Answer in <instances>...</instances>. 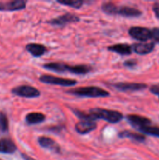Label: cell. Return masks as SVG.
<instances>
[{"label":"cell","mask_w":159,"mask_h":160,"mask_svg":"<svg viewBox=\"0 0 159 160\" xmlns=\"http://www.w3.org/2000/svg\"><path fill=\"white\" fill-rule=\"evenodd\" d=\"M43 67L46 70L57 72V73L69 72V73L78 75L87 74L92 70L91 67L88 65L70 66L63 62H48L46 64H44Z\"/></svg>","instance_id":"obj_1"},{"label":"cell","mask_w":159,"mask_h":160,"mask_svg":"<svg viewBox=\"0 0 159 160\" xmlns=\"http://www.w3.org/2000/svg\"><path fill=\"white\" fill-rule=\"evenodd\" d=\"M89 113L94 118V120H105L111 123H116L123 119V115L118 111L110 110L102 108H94L89 110Z\"/></svg>","instance_id":"obj_2"},{"label":"cell","mask_w":159,"mask_h":160,"mask_svg":"<svg viewBox=\"0 0 159 160\" xmlns=\"http://www.w3.org/2000/svg\"><path fill=\"white\" fill-rule=\"evenodd\" d=\"M66 93L77 95V96L88 97V98H100V97H108L110 95L108 91L104 90L101 88L96 87V86L72 88L70 90L66 91Z\"/></svg>","instance_id":"obj_3"},{"label":"cell","mask_w":159,"mask_h":160,"mask_svg":"<svg viewBox=\"0 0 159 160\" xmlns=\"http://www.w3.org/2000/svg\"><path fill=\"white\" fill-rule=\"evenodd\" d=\"M39 81L44 84L63 86V87H71L77 84L76 80L59 78V77L51 76V75H41L39 78Z\"/></svg>","instance_id":"obj_4"},{"label":"cell","mask_w":159,"mask_h":160,"mask_svg":"<svg viewBox=\"0 0 159 160\" xmlns=\"http://www.w3.org/2000/svg\"><path fill=\"white\" fill-rule=\"evenodd\" d=\"M12 94L23 98H36L41 95V92L38 89L33 86L30 85H20L15 87L11 91Z\"/></svg>","instance_id":"obj_5"},{"label":"cell","mask_w":159,"mask_h":160,"mask_svg":"<svg viewBox=\"0 0 159 160\" xmlns=\"http://www.w3.org/2000/svg\"><path fill=\"white\" fill-rule=\"evenodd\" d=\"M129 34L132 38L142 42L151 39V30L143 27H132L129 28Z\"/></svg>","instance_id":"obj_6"},{"label":"cell","mask_w":159,"mask_h":160,"mask_svg":"<svg viewBox=\"0 0 159 160\" xmlns=\"http://www.w3.org/2000/svg\"><path fill=\"white\" fill-rule=\"evenodd\" d=\"M80 17H77L75 14L71 12H66L62 16L52 19L48 22V23L54 26H65V24H68L70 23H75V22L80 21Z\"/></svg>","instance_id":"obj_7"},{"label":"cell","mask_w":159,"mask_h":160,"mask_svg":"<svg viewBox=\"0 0 159 160\" xmlns=\"http://www.w3.org/2000/svg\"><path fill=\"white\" fill-rule=\"evenodd\" d=\"M115 88L117 90L122 91V92H126V91H141L147 88V84H143V83H127V82H118L112 84Z\"/></svg>","instance_id":"obj_8"},{"label":"cell","mask_w":159,"mask_h":160,"mask_svg":"<svg viewBox=\"0 0 159 160\" xmlns=\"http://www.w3.org/2000/svg\"><path fill=\"white\" fill-rule=\"evenodd\" d=\"M115 15H119L124 17H139L142 15V12L138 9L131 6H116L115 11Z\"/></svg>","instance_id":"obj_9"},{"label":"cell","mask_w":159,"mask_h":160,"mask_svg":"<svg viewBox=\"0 0 159 160\" xmlns=\"http://www.w3.org/2000/svg\"><path fill=\"white\" fill-rule=\"evenodd\" d=\"M26 2L23 0H14L9 2H0V11H17L25 9Z\"/></svg>","instance_id":"obj_10"},{"label":"cell","mask_w":159,"mask_h":160,"mask_svg":"<svg viewBox=\"0 0 159 160\" xmlns=\"http://www.w3.org/2000/svg\"><path fill=\"white\" fill-rule=\"evenodd\" d=\"M126 120H128V122L130 123V124L132 125L134 128H143V127L148 126L151 123V121L150 120V119L147 118L145 117H142L140 115H135V114H130V115L126 116Z\"/></svg>","instance_id":"obj_11"},{"label":"cell","mask_w":159,"mask_h":160,"mask_svg":"<svg viewBox=\"0 0 159 160\" xmlns=\"http://www.w3.org/2000/svg\"><path fill=\"white\" fill-rule=\"evenodd\" d=\"M97 128V123L91 120H81L75 126L76 132L80 134H86L94 131Z\"/></svg>","instance_id":"obj_12"},{"label":"cell","mask_w":159,"mask_h":160,"mask_svg":"<svg viewBox=\"0 0 159 160\" xmlns=\"http://www.w3.org/2000/svg\"><path fill=\"white\" fill-rule=\"evenodd\" d=\"M155 44L154 42H140L135 43L132 45V49L137 54L147 55L154 50Z\"/></svg>","instance_id":"obj_13"},{"label":"cell","mask_w":159,"mask_h":160,"mask_svg":"<svg viewBox=\"0 0 159 160\" xmlns=\"http://www.w3.org/2000/svg\"><path fill=\"white\" fill-rule=\"evenodd\" d=\"M37 142H38L39 145L42 148L50 149L51 151H54L58 153L60 152V147H59V145L53 139H51V138L41 136V137L37 138Z\"/></svg>","instance_id":"obj_14"},{"label":"cell","mask_w":159,"mask_h":160,"mask_svg":"<svg viewBox=\"0 0 159 160\" xmlns=\"http://www.w3.org/2000/svg\"><path fill=\"white\" fill-rule=\"evenodd\" d=\"M25 48L34 57H40L47 52L46 47L38 43H29L26 45Z\"/></svg>","instance_id":"obj_15"},{"label":"cell","mask_w":159,"mask_h":160,"mask_svg":"<svg viewBox=\"0 0 159 160\" xmlns=\"http://www.w3.org/2000/svg\"><path fill=\"white\" fill-rule=\"evenodd\" d=\"M108 50L113 52L118 53L121 56H129L132 53V46L125 43L115 44L108 47Z\"/></svg>","instance_id":"obj_16"},{"label":"cell","mask_w":159,"mask_h":160,"mask_svg":"<svg viewBox=\"0 0 159 160\" xmlns=\"http://www.w3.org/2000/svg\"><path fill=\"white\" fill-rule=\"evenodd\" d=\"M17 150L15 143L11 139L4 138L0 139V152L6 154H12Z\"/></svg>","instance_id":"obj_17"},{"label":"cell","mask_w":159,"mask_h":160,"mask_svg":"<svg viewBox=\"0 0 159 160\" xmlns=\"http://www.w3.org/2000/svg\"><path fill=\"white\" fill-rule=\"evenodd\" d=\"M45 116L43 113L39 112H30L25 117V120L26 123L28 125H34V124H38V123H42L45 121Z\"/></svg>","instance_id":"obj_18"},{"label":"cell","mask_w":159,"mask_h":160,"mask_svg":"<svg viewBox=\"0 0 159 160\" xmlns=\"http://www.w3.org/2000/svg\"><path fill=\"white\" fill-rule=\"evenodd\" d=\"M120 138H130L132 140L136 141L137 142H143L146 141V138L143 134H140L137 132H132L130 131H121L118 134Z\"/></svg>","instance_id":"obj_19"},{"label":"cell","mask_w":159,"mask_h":160,"mask_svg":"<svg viewBox=\"0 0 159 160\" xmlns=\"http://www.w3.org/2000/svg\"><path fill=\"white\" fill-rule=\"evenodd\" d=\"M139 131L143 134H148V135L154 136V137L159 138V128L158 127H154L148 125V126L143 127V128H139Z\"/></svg>","instance_id":"obj_20"},{"label":"cell","mask_w":159,"mask_h":160,"mask_svg":"<svg viewBox=\"0 0 159 160\" xmlns=\"http://www.w3.org/2000/svg\"><path fill=\"white\" fill-rule=\"evenodd\" d=\"M58 3L64 6H70V7L74 8V9H80L82 7L84 2L81 0H59Z\"/></svg>","instance_id":"obj_21"},{"label":"cell","mask_w":159,"mask_h":160,"mask_svg":"<svg viewBox=\"0 0 159 160\" xmlns=\"http://www.w3.org/2000/svg\"><path fill=\"white\" fill-rule=\"evenodd\" d=\"M9 130V120L6 114L3 112H0V131L7 132Z\"/></svg>","instance_id":"obj_22"},{"label":"cell","mask_w":159,"mask_h":160,"mask_svg":"<svg viewBox=\"0 0 159 160\" xmlns=\"http://www.w3.org/2000/svg\"><path fill=\"white\" fill-rule=\"evenodd\" d=\"M116 5L112 2H104L101 5V10L106 14L109 15H115Z\"/></svg>","instance_id":"obj_23"},{"label":"cell","mask_w":159,"mask_h":160,"mask_svg":"<svg viewBox=\"0 0 159 160\" xmlns=\"http://www.w3.org/2000/svg\"><path fill=\"white\" fill-rule=\"evenodd\" d=\"M73 112L81 120H91V121H94L95 120L94 118L89 112L88 113H86V112L77 110V109H73Z\"/></svg>","instance_id":"obj_24"},{"label":"cell","mask_w":159,"mask_h":160,"mask_svg":"<svg viewBox=\"0 0 159 160\" xmlns=\"http://www.w3.org/2000/svg\"><path fill=\"white\" fill-rule=\"evenodd\" d=\"M151 39H154L155 42H159V28H155L151 30Z\"/></svg>","instance_id":"obj_25"},{"label":"cell","mask_w":159,"mask_h":160,"mask_svg":"<svg viewBox=\"0 0 159 160\" xmlns=\"http://www.w3.org/2000/svg\"><path fill=\"white\" fill-rule=\"evenodd\" d=\"M124 66L126 67H129V68H132L135 66H137V61L134 60V59H129V60L125 61Z\"/></svg>","instance_id":"obj_26"},{"label":"cell","mask_w":159,"mask_h":160,"mask_svg":"<svg viewBox=\"0 0 159 160\" xmlns=\"http://www.w3.org/2000/svg\"><path fill=\"white\" fill-rule=\"evenodd\" d=\"M153 11H154V13L155 15L156 18L159 20V2H155L153 5Z\"/></svg>","instance_id":"obj_27"},{"label":"cell","mask_w":159,"mask_h":160,"mask_svg":"<svg viewBox=\"0 0 159 160\" xmlns=\"http://www.w3.org/2000/svg\"><path fill=\"white\" fill-rule=\"evenodd\" d=\"M150 92L153 93L154 95L159 96V86L157 85H152L150 88Z\"/></svg>","instance_id":"obj_28"},{"label":"cell","mask_w":159,"mask_h":160,"mask_svg":"<svg viewBox=\"0 0 159 160\" xmlns=\"http://www.w3.org/2000/svg\"><path fill=\"white\" fill-rule=\"evenodd\" d=\"M22 157H23L25 160H36V159H34V158L31 157V156H27V155H26V154H22Z\"/></svg>","instance_id":"obj_29"},{"label":"cell","mask_w":159,"mask_h":160,"mask_svg":"<svg viewBox=\"0 0 159 160\" xmlns=\"http://www.w3.org/2000/svg\"><path fill=\"white\" fill-rule=\"evenodd\" d=\"M0 160H1V159H0Z\"/></svg>","instance_id":"obj_30"},{"label":"cell","mask_w":159,"mask_h":160,"mask_svg":"<svg viewBox=\"0 0 159 160\" xmlns=\"http://www.w3.org/2000/svg\"><path fill=\"white\" fill-rule=\"evenodd\" d=\"M158 97H159V96H158Z\"/></svg>","instance_id":"obj_31"}]
</instances>
